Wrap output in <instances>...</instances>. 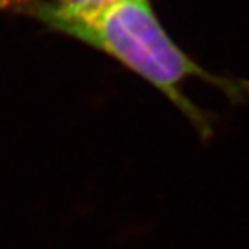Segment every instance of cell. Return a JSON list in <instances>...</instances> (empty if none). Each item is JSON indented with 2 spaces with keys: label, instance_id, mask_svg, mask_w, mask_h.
<instances>
[{
  "label": "cell",
  "instance_id": "7a4b0ae2",
  "mask_svg": "<svg viewBox=\"0 0 249 249\" xmlns=\"http://www.w3.org/2000/svg\"><path fill=\"white\" fill-rule=\"evenodd\" d=\"M117 2L120 0H0V10L36 19L62 34L73 23L96 17Z\"/></svg>",
  "mask_w": 249,
  "mask_h": 249
},
{
  "label": "cell",
  "instance_id": "6da1fadb",
  "mask_svg": "<svg viewBox=\"0 0 249 249\" xmlns=\"http://www.w3.org/2000/svg\"><path fill=\"white\" fill-rule=\"evenodd\" d=\"M62 34L106 53L160 92L202 142L215 134V117L188 97L183 86L189 79L218 89L233 106L249 101V79L213 73L194 60L167 33L151 0H120Z\"/></svg>",
  "mask_w": 249,
  "mask_h": 249
}]
</instances>
